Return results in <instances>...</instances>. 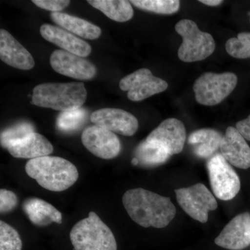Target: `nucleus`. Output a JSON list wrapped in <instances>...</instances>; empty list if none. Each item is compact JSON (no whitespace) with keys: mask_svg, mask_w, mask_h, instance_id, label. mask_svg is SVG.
I'll return each mask as SVG.
<instances>
[{"mask_svg":"<svg viewBox=\"0 0 250 250\" xmlns=\"http://www.w3.org/2000/svg\"><path fill=\"white\" fill-rule=\"evenodd\" d=\"M120 88L127 91V97L133 102H140L152 95L165 91L168 83L153 75L147 68H141L122 79Z\"/></svg>","mask_w":250,"mask_h":250,"instance_id":"nucleus-9","label":"nucleus"},{"mask_svg":"<svg viewBox=\"0 0 250 250\" xmlns=\"http://www.w3.org/2000/svg\"><path fill=\"white\" fill-rule=\"evenodd\" d=\"M19 233L11 225L0 222V250H22Z\"/></svg>","mask_w":250,"mask_h":250,"instance_id":"nucleus-27","label":"nucleus"},{"mask_svg":"<svg viewBox=\"0 0 250 250\" xmlns=\"http://www.w3.org/2000/svg\"><path fill=\"white\" fill-rule=\"evenodd\" d=\"M217 246L229 250L246 249L250 245V214L234 217L215 239Z\"/></svg>","mask_w":250,"mask_h":250,"instance_id":"nucleus-14","label":"nucleus"},{"mask_svg":"<svg viewBox=\"0 0 250 250\" xmlns=\"http://www.w3.org/2000/svg\"><path fill=\"white\" fill-rule=\"evenodd\" d=\"M18 204V198L14 192L6 189L0 190V212L1 214L12 211Z\"/></svg>","mask_w":250,"mask_h":250,"instance_id":"nucleus-29","label":"nucleus"},{"mask_svg":"<svg viewBox=\"0 0 250 250\" xmlns=\"http://www.w3.org/2000/svg\"><path fill=\"white\" fill-rule=\"evenodd\" d=\"M50 17L55 24L83 39L95 40L101 35L100 27L82 18L61 12L52 13Z\"/></svg>","mask_w":250,"mask_h":250,"instance_id":"nucleus-21","label":"nucleus"},{"mask_svg":"<svg viewBox=\"0 0 250 250\" xmlns=\"http://www.w3.org/2000/svg\"><path fill=\"white\" fill-rule=\"evenodd\" d=\"M25 171L41 187L53 192L67 190L75 184L79 177L76 166L57 156L31 159L26 164Z\"/></svg>","mask_w":250,"mask_h":250,"instance_id":"nucleus-2","label":"nucleus"},{"mask_svg":"<svg viewBox=\"0 0 250 250\" xmlns=\"http://www.w3.org/2000/svg\"><path fill=\"white\" fill-rule=\"evenodd\" d=\"M170 154L159 144L145 140L136 148L135 158L145 167H155L168 160Z\"/></svg>","mask_w":250,"mask_h":250,"instance_id":"nucleus-23","label":"nucleus"},{"mask_svg":"<svg viewBox=\"0 0 250 250\" xmlns=\"http://www.w3.org/2000/svg\"><path fill=\"white\" fill-rule=\"evenodd\" d=\"M0 59L10 66L29 70L35 65L30 52L4 29L0 30Z\"/></svg>","mask_w":250,"mask_h":250,"instance_id":"nucleus-16","label":"nucleus"},{"mask_svg":"<svg viewBox=\"0 0 250 250\" xmlns=\"http://www.w3.org/2000/svg\"><path fill=\"white\" fill-rule=\"evenodd\" d=\"M220 154L238 168L250 167V147L236 127L229 126L220 144Z\"/></svg>","mask_w":250,"mask_h":250,"instance_id":"nucleus-15","label":"nucleus"},{"mask_svg":"<svg viewBox=\"0 0 250 250\" xmlns=\"http://www.w3.org/2000/svg\"><path fill=\"white\" fill-rule=\"evenodd\" d=\"M210 187L215 196L223 201L232 200L241 189V181L231 164L220 154L207 162Z\"/></svg>","mask_w":250,"mask_h":250,"instance_id":"nucleus-7","label":"nucleus"},{"mask_svg":"<svg viewBox=\"0 0 250 250\" xmlns=\"http://www.w3.org/2000/svg\"><path fill=\"white\" fill-rule=\"evenodd\" d=\"M249 16H250V12L249 13Z\"/></svg>","mask_w":250,"mask_h":250,"instance_id":"nucleus-34","label":"nucleus"},{"mask_svg":"<svg viewBox=\"0 0 250 250\" xmlns=\"http://www.w3.org/2000/svg\"><path fill=\"white\" fill-rule=\"evenodd\" d=\"M179 205L189 216L201 223L208 220V212L218 208L214 195L203 184L175 190Z\"/></svg>","mask_w":250,"mask_h":250,"instance_id":"nucleus-8","label":"nucleus"},{"mask_svg":"<svg viewBox=\"0 0 250 250\" xmlns=\"http://www.w3.org/2000/svg\"><path fill=\"white\" fill-rule=\"evenodd\" d=\"M223 138V135L217 130L206 128L191 133L188 142L194 146L195 155L203 159H209L220 149Z\"/></svg>","mask_w":250,"mask_h":250,"instance_id":"nucleus-20","label":"nucleus"},{"mask_svg":"<svg viewBox=\"0 0 250 250\" xmlns=\"http://www.w3.org/2000/svg\"><path fill=\"white\" fill-rule=\"evenodd\" d=\"M237 83L238 77L232 72H205L195 81L192 89L197 103L212 106L219 104L228 98Z\"/></svg>","mask_w":250,"mask_h":250,"instance_id":"nucleus-6","label":"nucleus"},{"mask_svg":"<svg viewBox=\"0 0 250 250\" xmlns=\"http://www.w3.org/2000/svg\"><path fill=\"white\" fill-rule=\"evenodd\" d=\"M70 238L75 250H117L111 230L93 211L72 228Z\"/></svg>","mask_w":250,"mask_h":250,"instance_id":"nucleus-4","label":"nucleus"},{"mask_svg":"<svg viewBox=\"0 0 250 250\" xmlns=\"http://www.w3.org/2000/svg\"><path fill=\"white\" fill-rule=\"evenodd\" d=\"M131 164H132V165L134 166H138L139 164V161L136 158H134V159L131 160Z\"/></svg>","mask_w":250,"mask_h":250,"instance_id":"nucleus-33","label":"nucleus"},{"mask_svg":"<svg viewBox=\"0 0 250 250\" xmlns=\"http://www.w3.org/2000/svg\"><path fill=\"white\" fill-rule=\"evenodd\" d=\"M236 128L245 139L250 141V115L246 119L238 122Z\"/></svg>","mask_w":250,"mask_h":250,"instance_id":"nucleus-31","label":"nucleus"},{"mask_svg":"<svg viewBox=\"0 0 250 250\" xmlns=\"http://www.w3.org/2000/svg\"><path fill=\"white\" fill-rule=\"evenodd\" d=\"M82 141L90 152L100 159H113L121 152V141L115 133L96 125L84 129Z\"/></svg>","mask_w":250,"mask_h":250,"instance_id":"nucleus-10","label":"nucleus"},{"mask_svg":"<svg viewBox=\"0 0 250 250\" xmlns=\"http://www.w3.org/2000/svg\"><path fill=\"white\" fill-rule=\"evenodd\" d=\"M50 65L61 75L79 80H92L97 69L92 62L62 49H56L50 57Z\"/></svg>","mask_w":250,"mask_h":250,"instance_id":"nucleus-11","label":"nucleus"},{"mask_svg":"<svg viewBox=\"0 0 250 250\" xmlns=\"http://www.w3.org/2000/svg\"><path fill=\"white\" fill-rule=\"evenodd\" d=\"M200 2L210 6H216L223 2L221 0H200Z\"/></svg>","mask_w":250,"mask_h":250,"instance_id":"nucleus-32","label":"nucleus"},{"mask_svg":"<svg viewBox=\"0 0 250 250\" xmlns=\"http://www.w3.org/2000/svg\"><path fill=\"white\" fill-rule=\"evenodd\" d=\"M175 30L183 40L178 50L179 59L182 62H200L214 52L215 42L213 36L200 30L191 20L179 21L176 24Z\"/></svg>","mask_w":250,"mask_h":250,"instance_id":"nucleus-5","label":"nucleus"},{"mask_svg":"<svg viewBox=\"0 0 250 250\" xmlns=\"http://www.w3.org/2000/svg\"><path fill=\"white\" fill-rule=\"evenodd\" d=\"M92 6L106 15L112 21L125 22L134 16L131 2L126 0H88Z\"/></svg>","mask_w":250,"mask_h":250,"instance_id":"nucleus-22","label":"nucleus"},{"mask_svg":"<svg viewBox=\"0 0 250 250\" xmlns=\"http://www.w3.org/2000/svg\"><path fill=\"white\" fill-rule=\"evenodd\" d=\"M90 121L96 126L123 136H133L139 128L137 118L121 108H105L97 110L90 116Z\"/></svg>","mask_w":250,"mask_h":250,"instance_id":"nucleus-12","label":"nucleus"},{"mask_svg":"<svg viewBox=\"0 0 250 250\" xmlns=\"http://www.w3.org/2000/svg\"><path fill=\"white\" fill-rule=\"evenodd\" d=\"M23 209L29 220L36 226L45 227L52 223L62 224V213L41 199H28L23 204Z\"/></svg>","mask_w":250,"mask_h":250,"instance_id":"nucleus-19","label":"nucleus"},{"mask_svg":"<svg viewBox=\"0 0 250 250\" xmlns=\"http://www.w3.org/2000/svg\"><path fill=\"white\" fill-rule=\"evenodd\" d=\"M34 130L33 125L27 122H22L8 128L1 133V146L8 148L11 143L25 137L27 134L34 132Z\"/></svg>","mask_w":250,"mask_h":250,"instance_id":"nucleus-28","label":"nucleus"},{"mask_svg":"<svg viewBox=\"0 0 250 250\" xmlns=\"http://www.w3.org/2000/svg\"><path fill=\"white\" fill-rule=\"evenodd\" d=\"M32 2L41 9L57 13L70 4L68 0H33Z\"/></svg>","mask_w":250,"mask_h":250,"instance_id":"nucleus-30","label":"nucleus"},{"mask_svg":"<svg viewBox=\"0 0 250 250\" xmlns=\"http://www.w3.org/2000/svg\"><path fill=\"white\" fill-rule=\"evenodd\" d=\"M146 140L160 145L170 156L179 154L183 150L187 140L185 126L178 119L168 118L153 130Z\"/></svg>","mask_w":250,"mask_h":250,"instance_id":"nucleus-13","label":"nucleus"},{"mask_svg":"<svg viewBox=\"0 0 250 250\" xmlns=\"http://www.w3.org/2000/svg\"><path fill=\"white\" fill-rule=\"evenodd\" d=\"M7 149L15 158L31 160L49 156L53 152L54 147L45 136L34 131L11 143Z\"/></svg>","mask_w":250,"mask_h":250,"instance_id":"nucleus-18","label":"nucleus"},{"mask_svg":"<svg viewBox=\"0 0 250 250\" xmlns=\"http://www.w3.org/2000/svg\"><path fill=\"white\" fill-rule=\"evenodd\" d=\"M130 2L140 9L158 14H175L180 8L178 0H132Z\"/></svg>","mask_w":250,"mask_h":250,"instance_id":"nucleus-24","label":"nucleus"},{"mask_svg":"<svg viewBox=\"0 0 250 250\" xmlns=\"http://www.w3.org/2000/svg\"><path fill=\"white\" fill-rule=\"evenodd\" d=\"M123 203L130 218L143 228H166L177 213L170 198L142 188L125 192Z\"/></svg>","mask_w":250,"mask_h":250,"instance_id":"nucleus-1","label":"nucleus"},{"mask_svg":"<svg viewBox=\"0 0 250 250\" xmlns=\"http://www.w3.org/2000/svg\"><path fill=\"white\" fill-rule=\"evenodd\" d=\"M40 32L44 39L59 46L62 50L83 58L91 53V46L88 42L62 28L44 24L41 25Z\"/></svg>","mask_w":250,"mask_h":250,"instance_id":"nucleus-17","label":"nucleus"},{"mask_svg":"<svg viewBox=\"0 0 250 250\" xmlns=\"http://www.w3.org/2000/svg\"><path fill=\"white\" fill-rule=\"evenodd\" d=\"M87 111L82 108L63 111L60 113L57 119V126L61 131L71 132L75 131L84 123Z\"/></svg>","mask_w":250,"mask_h":250,"instance_id":"nucleus-26","label":"nucleus"},{"mask_svg":"<svg viewBox=\"0 0 250 250\" xmlns=\"http://www.w3.org/2000/svg\"><path fill=\"white\" fill-rule=\"evenodd\" d=\"M86 98V89L82 82L45 83L34 87L31 104L40 107L68 111L82 107Z\"/></svg>","mask_w":250,"mask_h":250,"instance_id":"nucleus-3","label":"nucleus"},{"mask_svg":"<svg viewBox=\"0 0 250 250\" xmlns=\"http://www.w3.org/2000/svg\"><path fill=\"white\" fill-rule=\"evenodd\" d=\"M225 48L233 58H250V32H241L236 38L229 39Z\"/></svg>","mask_w":250,"mask_h":250,"instance_id":"nucleus-25","label":"nucleus"}]
</instances>
